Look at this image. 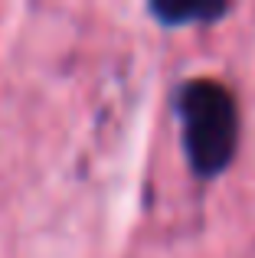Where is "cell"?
Instances as JSON below:
<instances>
[{"label": "cell", "mask_w": 255, "mask_h": 258, "mask_svg": "<svg viewBox=\"0 0 255 258\" xmlns=\"http://www.w3.org/2000/svg\"><path fill=\"white\" fill-rule=\"evenodd\" d=\"M180 118L190 167L203 176L223 173L239 144V111L229 88L213 79L186 82L180 92Z\"/></svg>", "instance_id": "1"}, {"label": "cell", "mask_w": 255, "mask_h": 258, "mask_svg": "<svg viewBox=\"0 0 255 258\" xmlns=\"http://www.w3.org/2000/svg\"><path fill=\"white\" fill-rule=\"evenodd\" d=\"M160 20L167 23H186V20H213L223 17L226 7H203V4H157L154 7Z\"/></svg>", "instance_id": "2"}]
</instances>
